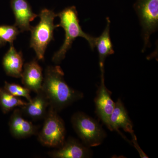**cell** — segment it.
I'll return each mask as SVG.
<instances>
[{
    "instance_id": "6da1fadb",
    "label": "cell",
    "mask_w": 158,
    "mask_h": 158,
    "mask_svg": "<svg viewBox=\"0 0 158 158\" xmlns=\"http://www.w3.org/2000/svg\"><path fill=\"white\" fill-rule=\"evenodd\" d=\"M64 76L60 66H48L43 81L41 90L48 99L49 106L58 113L84 97L82 92L67 85Z\"/></svg>"
},
{
    "instance_id": "7a4b0ae2",
    "label": "cell",
    "mask_w": 158,
    "mask_h": 158,
    "mask_svg": "<svg viewBox=\"0 0 158 158\" xmlns=\"http://www.w3.org/2000/svg\"><path fill=\"white\" fill-rule=\"evenodd\" d=\"M57 16L60 18V23L57 27H62L65 31V38L63 44L59 50L54 54L52 61L56 63H60L65 58L67 51L70 49L73 41L78 37L85 38L88 41L90 47L93 49L95 47L97 38L86 34L82 31L79 24L77 12L74 6L64 9Z\"/></svg>"
},
{
    "instance_id": "3957f363",
    "label": "cell",
    "mask_w": 158,
    "mask_h": 158,
    "mask_svg": "<svg viewBox=\"0 0 158 158\" xmlns=\"http://www.w3.org/2000/svg\"><path fill=\"white\" fill-rule=\"evenodd\" d=\"M38 16L40 21L38 24L31 27L30 47L34 49L38 60H43L47 48L54 40V31L57 28L54 21L57 14L49 9H43Z\"/></svg>"
},
{
    "instance_id": "277c9868",
    "label": "cell",
    "mask_w": 158,
    "mask_h": 158,
    "mask_svg": "<svg viewBox=\"0 0 158 158\" xmlns=\"http://www.w3.org/2000/svg\"><path fill=\"white\" fill-rule=\"evenodd\" d=\"M71 123L83 144L88 147L100 145L106 136L104 130L97 121L82 112L74 114Z\"/></svg>"
},
{
    "instance_id": "5b68a950",
    "label": "cell",
    "mask_w": 158,
    "mask_h": 158,
    "mask_svg": "<svg viewBox=\"0 0 158 158\" xmlns=\"http://www.w3.org/2000/svg\"><path fill=\"white\" fill-rule=\"evenodd\" d=\"M42 129L38 132V141L44 146L58 148L65 141V127L64 121L58 112L49 106Z\"/></svg>"
},
{
    "instance_id": "8992f818",
    "label": "cell",
    "mask_w": 158,
    "mask_h": 158,
    "mask_svg": "<svg viewBox=\"0 0 158 158\" xmlns=\"http://www.w3.org/2000/svg\"><path fill=\"white\" fill-rule=\"evenodd\" d=\"M136 10L142 27L144 51L149 44L151 35L157 28L158 0H138Z\"/></svg>"
},
{
    "instance_id": "52a82bcc",
    "label": "cell",
    "mask_w": 158,
    "mask_h": 158,
    "mask_svg": "<svg viewBox=\"0 0 158 158\" xmlns=\"http://www.w3.org/2000/svg\"><path fill=\"white\" fill-rule=\"evenodd\" d=\"M101 84L94 100L96 113L99 118L109 128L110 117L114 110L115 103L111 98L110 93L105 85L104 70H101Z\"/></svg>"
},
{
    "instance_id": "ba28073f",
    "label": "cell",
    "mask_w": 158,
    "mask_h": 158,
    "mask_svg": "<svg viewBox=\"0 0 158 158\" xmlns=\"http://www.w3.org/2000/svg\"><path fill=\"white\" fill-rule=\"evenodd\" d=\"M9 125L11 136L17 139L37 135L39 132V127L25 119L20 108L14 110L9 119Z\"/></svg>"
},
{
    "instance_id": "9c48e42d",
    "label": "cell",
    "mask_w": 158,
    "mask_h": 158,
    "mask_svg": "<svg viewBox=\"0 0 158 158\" xmlns=\"http://www.w3.org/2000/svg\"><path fill=\"white\" fill-rule=\"evenodd\" d=\"M48 153L53 158H85L92 156L90 147L73 138H69L60 147Z\"/></svg>"
},
{
    "instance_id": "30bf717a",
    "label": "cell",
    "mask_w": 158,
    "mask_h": 158,
    "mask_svg": "<svg viewBox=\"0 0 158 158\" xmlns=\"http://www.w3.org/2000/svg\"><path fill=\"white\" fill-rule=\"evenodd\" d=\"M11 6L15 17V26L20 32L31 31V22L38 16L32 11L27 0H11Z\"/></svg>"
},
{
    "instance_id": "8fae6325",
    "label": "cell",
    "mask_w": 158,
    "mask_h": 158,
    "mask_svg": "<svg viewBox=\"0 0 158 158\" xmlns=\"http://www.w3.org/2000/svg\"><path fill=\"white\" fill-rule=\"evenodd\" d=\"M24 87L36 94L42 89L44 76L42 69L37 60H34L24 65L21 76Z\"/></svg>"
},
{
    "instance_id": "7c38bea8",
    "label": "cell",
    "mask_w": 158,
    "mask_h": 158,
    "mask_svg": "<svg viewBox=\"0 0 158 158\" xmlns=\"http://www.w3.org/2000/svg\"><path fill=\"white\" fill-rule=\"evenodd\" d=\"M49 106L48 99L42 90L37 93V95L31 102L20 107L23 116H27L33 120L44 119Z\"/></svg>"
},
{
    "instance_id": "4fadbf2b",
    "label": "cell",
    "mask_w": 158,
    "mask_h": 158,
    "mask_svg": "<svg viewBox=\"0 0 158 158\" xmlns=\"http://www.w3.org/2000/svg\"><path fill=\"white\" fill-rule=\"evenodd\" d=\"M120 128L131 135L134 133L132 123L128 115L127 111L121 100L118 99L115 103L114 110L110 117L109 129L110 131H116L127 141V138H126L118 130Z\"/></svg>"
},
{
    "instance_id": "5bb4252c",
    "label": "cell",
    "mask_w": 158,
    "mask_h": 158,
    "mask_svg": "<svg viewBox=\"0 0 158 158\" xmlns=\"http://www.w3.org/2000/svg\"><path fill=\"white\" fill-rule=\"evenodd\" d=\"M23 61L22 52H18L13 45H10L2 59L3 67L6 74L13 77H21Z\"/></svg>"
},
{
    "instance_id": "9a60e30c",
    "label": "cell",
    "mask_w": 158,
    "mask_h": 158,
    "mask_svg": "<svg viewBox=\"0 0 158 158\" xmlns=\"http://www.w3.org/2000/svg\"><path fill=\"white\" fill-rule=\"evenodd\" d=\"M107 25L104 31L99 37L97 38L95 46L97 48L99 57L100 70L104 69L105 59L108 56L114 53L110 39V21L107 18Z\"/></svg>"
},
{
    "instance_id": "2e32d148",
    "label": "cell",
    "mask_w": 158,
    "mask_h": 158,
    "mask_svg": "<svg viewBox=\"0 0 158 158\" xmlns=\"http://www.w3.org/2000/svg\"><path fill=\"white\" fill-rule=\"evenodd\" d=\"M27 103L20 98L12 95L4 88H0V107L4 114L9 113L17 107L23 106Z\"/></svg>"
},
{
    "instance_id": "e0dca14e",
    "label": "cell",
    "mask_w": 158,
    "mask_h": 158,
    "mask_svg": "<svg viewBox=\"0 0 158 158\" xmlns=\"http://www.w3.org/2000/svg\"><path fill=\"white\" fill-rule=\"evenodd\" d=\"M20 31L17 27L15 25H0V48L9 43L13 45V42L16 39Z\"/></svg>"
},
{
    "instance_id": "ac0fdd59",
    "label": "cell",
    "mask_w": 158,
    "mask_h": 158,
    "mask_svg": "<svg viewBox=\"0 0 158 158\" xmlns=\"http://www.w3.org/2000/svg\"><path fill=\"white\" fill-rule=\"evenodd\" d=\"M4 89L12 95L18 97L25 98L28 102L32 100L31 95V91L26 87L14 83H9L5 81Z\"/></svg>"
},
{
    "instance_id": "d6986e66",
    "label": "cell",
    "mask_w": 158,
    "mask_h": 158,
    "mask_svg": "<svg viewBox=\"0 0 158 158\" xmlns=\"http://www.w3.org/2000/svg\"><path fill=\"white\" fill-rule=\"evenodd\" d=\"M131 135L132 138V143L134 146H135V148L137 150L138 152H139V155H140L141 157L148 158V157L143 152V151L139 147V144H138V141H137V138H136V136L135 135L134 133H133V134H131Z\"/></svg>"
}]
</instances>
